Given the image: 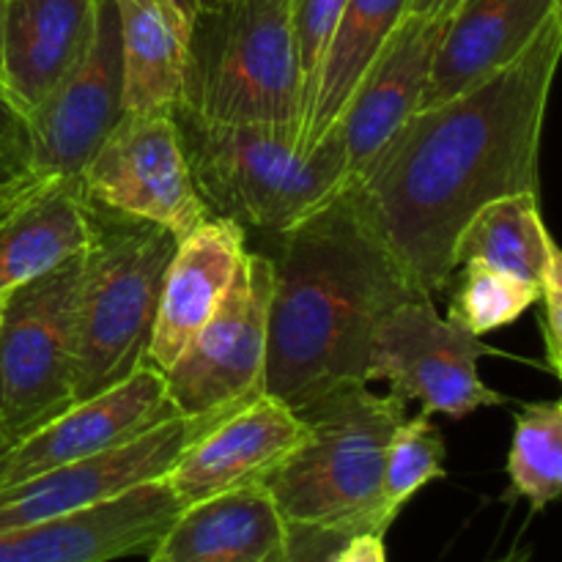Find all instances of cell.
<instances>
[{
    "label": "cell",
    "instance_id": "24",
    "mask_svg": "<svg viewBox=\"0 0 562 562\" xmlns=\"http://www.w3.org/2000/svg\"><path fill=\"white\" fill-rule=\"evenodd\" d=\"M560 252L538 206V192H516L486 203L464 225L456 245V269L483 261L541 289L549 261Z\"/></svg>",
    "mask_w": 562,
    "mask_h": 562
},
{
    "label": "cell",
    "instance_id": "33",
    "mask_svg": "<svg viewBox=\"0 0 562 562\" xmlns=\"http://www.w3.org/2000/svg\"><path fill=\"white\" fill-rule=\"evenodd\" d=\"M157 3L162 5L165 14L176 22V27L184 33L187 42H190L195 22L201 20L203 11L209 9V0H157Z\"/></svg>",
    "mask_w": 562,
    "mask_h": 562
},
{
    "label": "cell",
    "instance_id": "15",
    "mask_svg": "<svg viewBox=\"0 0 562 562\" xmlns=\"http://www.w3.org/2000/svg\"><path fill=\"white\" fill-rule=\"evenodd\" d=\"M181 505L162 481L42 525L0 532V562H113L148 554Z\"/></svg>",
    "mask_w": 562,
    "mask_h": 562
},
{
    "label": "cell",
    "instance_id": "5",
    "mask_svg": "<svg viewBox=\"0 0 562 562\" xmlns=\"http://www.w3.org/2000/svg\"><path fill=\"white\" fill-rule=\"evenodd\" d=\"M289 3H209L187 42L184 99L173 113L209 124L278 126L300 143L302 80Z\"/></svg>",
    "mask_w": 562,
    "mask_h": 562
},
{
    "label": "cell",
    "instance_id": "31",
    "mask_svg": "<svg viewBox=\"0 0 562 562\" xmlns=\"http://www.w3.org/2000/svg\"><path fill=\"white\" fill-rule=\"evenodd\" d=\"M351 536L355 532L335 530V527L289 525V541L274 562H333Z\"/></svg>",
    "mask_w": 562,
    "mask_h": 562
},
{
    "label": "cell",
    "instance_id": "16",
    "mask_svg": "<svg viewBox=\"0 0 562 562\" xmlns=\"http://www.w3.org/2000/svg\"><path fill=\"white\" fill-rule=\"evenodd\" d=\"M445 25L448 20L406 14L349 97L335 124L344 143L349 179L376 157L379 148L409 115L420 110Z\"/></svg>",
    "mask_w": 562,
    "mask_h": 562
},
{
    "label": "cell",
    "instance_id": "36",
    "mask_svg": "<svg viewBox=\"0 0 562 562\" xmlns=\"http://www.w3.org/2000/svg\"><path fill=\"white\" fill-rule=\"evenodd\" d=\"M3 16H5V0H0V91H3Z\"/></svg>",
    "mask_w": 562,
    "mask_h": 562
},
{
    "label": "cell",
    "instance_id": "20",
    "mask_svg": "<svg viewBox=\"0 0 562 562\" xmlns=\"http://www.w3.org/2000/svg\"><path fill=\"white\" fill-rule=\"evenodd\" d=\"M97 0H5L3 93L31 113L82 58Z\"/></svg>",
    "mask_w": 562,
    "mask_h": 562
},
{
    "label": "cell",
    "instance_id": "40",
    "mask_svg": "<svg viewBox=\"0 0 562 562\" xmlns=\"http://www.w3.org/2000/svg\"><path fill=\"white\" fill-rule=\"evenodd\" d=\"M0 442H5V439H0ZM9 445H11V442H9Z\"/></svg>",
    "mask_w": 562,
    "mask_h": 562
},
{
    "label": "cell",
    "instance_id": "6",
    "mask_svg": "<svg viewBox=\"0 0 562 562\" xmlns=\"http://www.w3.org/2000/svg\"><path fill=\"white\" fill-rule=\"evenodd\" d=\"M91 220L93 236L82 252L77 294L75 404L148 366L165 269L179 245L170 231L146 220L97 206Z\"/></svg>",
    "mask_w": 562,
    "mask_h": 562
},
{
    "label": "cell",
    "instance_id": "27",
    "mask_svg": "<svg viewBox=\"0 0 562 562\" xmlns=\"http://www.w3.org/2000/svg\"><path fill=\"white\" fill-rule=\"evenodd\" d=\"M445 459H448V445L442 428L431 420V415L426 412L415 417L406 415L390 437L384 453V508L398 516L420 488L442 481Z\"/></svg>",
    "mask_w": 562,
    "mask_h": 562
},
{
    "label": "cell",
    "instance_id": "37",
    "mask_svg": "<svg viewBox=\"0 0 562 562\" xmlns=\"http://www.w3.org/2000/svg\"><path fill=\"white\" fill-rule=\"evenodd\" d=\"M9 442H0V477H3V470H5V461H9Z\"/></svg>",
    "mask_w": 562,
    "mask_h": 562
},
{
    "label": "cell",
    "instance_id": "1",
    "mask_svg": "<svg viewBox=\"0 0 562 562\" xmlns=\"http://www.w3.org/2000/svg\"><path fill=\"white\" fill-rule=\"evenodd\" d=\"M562 14L470 91L420 108L346 187L423 296L448 291L456 245L486 203L538 192Z\"/></svg>",
    "mask_w": 562,
    "mask_h": 562
},
{
    "label": "cell",
    "instance_id": "19",
    "mask_svg": "<svg viewBox=\"0 0 562 562\" xmlns=\"http://www.w3.org/2000/svg\"><path fill=\"white\" fill-rule=\"evenodd\" d=\"M289 541L263 483L214 494L179 510L146 562H274Z\"/></svg>",
    "mask_w": 562,
    "mask_h": 562
},
{
    "label": "cell",
    "instance_id": "35",
    "mask_svg": "<svg viewBox=\"0 0 562 562\" xmlns=\"http://www.w3.org/2000/svg\"><path fill=\"white\" fill-rule=\"evenodd\" d=\"M530 560H532V549L514 547L508 554H503V558H497V560H488V562H530Z\"/></svg>",
    "mask_w": 562,
    "mask_h": 562
},
{
    "label": "cell",
    "instance_id": "29",
    "mask_svg": "<svg viewBox=\"0 0 562 562\" xmlns=\"http://www.w3.org/2000/svg\"><path fill=\"white\" fill-rule=\"evenodd\" d=\"M346 0H291V33H294L296 64H300L302 80V126L316 97L318 75H322L324 58L338 31L340 14ZM302 137V132H300Z\"/></svg>",
    "mask_w": 562,
    "mask_h": 562
},
{
    "label": "cell",
    "instance_id": "30",
    "mask_svg": "<svg viewBox=\"0 0 562 562\" xmlns=\"http://www.w3.org/2000/svg\"><path fill=\"white\" fill-rule=\"evenodd\" d=\"M538 324H541V340L547 349V371L560 376L562 368V256L549 261L543 272L541 291H538Z\"/></svg>",
    "mask_w": 562,
    "mask_h": 562
},
{
    "label": "cell",
    "instance_id": "17",
    "mask_svg": "<svg viewBox=\"0 0 562 562\" xmlns=\"http://www.w3.org/2000/svg\"><path fill=\"white\" fill-rule=\"evenodd\" d=\"M245 252L247 231L223 217H209L179 239L159 291L146 351L148 366L165 373L179 360L223 302Z\"/></svg>",
    "mask_w": 562,
    "mask_h": 562
},
{
    "label": "cell",
    "instance_id": "34",
    "mask_svg": "<svg viewBox=\"0 0 562 562\" xmlns=\"http://www.w3.org/2000/svg\"><path fill=\"white\" fill-rule=\"evenodd\" d=\"M459 5L461 0H412L409 14L426 16V20H450Z\"/></svg>",
    "mask_w": 562,
    "mask_h": 562
},
{
    "label": "cell",
    "instance_id": "2",
    "mask_svg": "<svg viewBox=\"0 0 562 562\" xmlns=\"http://www.w3.org/2000/svg\"><path fill=\"white\" fill-rule=\"evenodd\" d=\"M263 393L300 412L368 384L379 324L423 296L373 231L349 187L278 234Z\"/></svg>",
    "mask_w": 562,
    "mask_h": 562
},
{
    "label": "cell",
    "instance_id": "14",
    "mask_svg": "<svg viewBox=\"0 0 562 562\" xmlns=\"http://www.w3.org/2000/svg\"><path fill=\"white\" fill-rule=\"evenodd\" d=\"M305 434V420L289 404L261 393L195 434L162 483L181 508L263 483L300 448Z\"/></svg>",
    "mask_w": 562,
    "mask_h": 562
},
{
    "label": "cell",
    "instance_id": "39",
    "mask_svg": "<svg viewBox=\"0 0 562 562\" xmlns=\"http://www.w3.org/2000/svg\"><path fill=\"white\" fill-rule=\"evenodd\" d=\"M209 3H220V0H209Z\"/></svg>",
    "mask_w": 562,
    "mask_h": 562
},
{
    "label": "cell",
    "instance_id": "22",
    "mask_svg": "<svg viewBox=\"0 0 562 562\" xmlns=\"http://www.w3.org/2000/svg\"><path fill=\"white\" fill-rule=\"evenodd\" d=\"M124 113H173L184 99L187 38L157 0H115Z\"/></svg>",
    "mask_w": 562,
    "mask_h": 562
},
{
    "label": "cell",
    "instance_id": "21",
    "mask_svg": "<svg viewBox=\"0 0 562 562\" xmlns=\"http://www.w3.org/2000/svg\"><path fill=\"white\" fill-rule=\"evenodd\" d=\"M93 236L80 179H53L0 231V294L80 256Z\"/></svg>",
    "mask_w": 562,
    "mask_h": 562
},
{
    "label": "cell",
    "instance_id": "23",
    "mask_svg": "<svg viewBox=\"0 0 562 562\" xmlns=\"http://www.w3.org/2000/svg\"><path fill=\"white\" fill-rule=\"evenodd\" d=\"M409 5L412 0H346L338 31L318 75L313 108L302 126V151H313L318 140L338 124L349 97L368 75L401 20L409 14Z\"/></svg>",
    "mask_w": 562,
    "mask_h": 562
},
{
    "label": "cell",
    "instance_id": "38",
    "mask_svg": "<svg viewBox=\"0 0 562 562\" xmlns=\"http://www.w3.org/2000/svg\"><path fill=\"white\" fill-rule=\"evenodd\" d=\"M5 300H9V291H3V294H0V313H3V305H5Z\"/></svg>",
    "mask_w": 562,
    "mask_h": 562
},
{
    "label": "cell",
    "instance_id": "13",
    "mask_svg": "<svg viewBox=\"0 0 562 562\" xmlns=\"http://www.w3.org/2000/svg\"><path fill=\"white\" fill-rule=\"evenodd\" d=\"M170 417H176V409L165 376L157 368L143 366L115 387L77 401L47 426L11 445L0 488L132 442Z\"/></svg>",
    "mask_w": 562,
    "mask_h": 562
},
{
    "label": "cell",
    "instance_id": "3",
    "mask_svg": "<svg viewBox=\"0 0 562 562\" xmlns=\"http://www.w3.org/2000/svg\"><path fill=\"white\" fill-rule=\"evenodd\" d=\"M296 415L307 426L305 439L263 481L280 516L289 525L384 536L395 521L382 497L384 453L398 423L409 415L404 401L351 384Z\"/></svg>",
    "mask_w": 562,
    "mask_h": 562
},
{
    "label": "cell",
    "instance_id": "10",
    "mask_svg": "<svg viewBox=\"0 0 562 562\" xmlns=\"http://www.w3.org/2000/svg\"><path fill=\"white\" fill-rule=\"evenodd\" d=\"M494 355L477 335L439 316L434 300L415 296L379 324L368 384L387 382L404 404L420 401L426 415L464 420L477 409L508 404L481 376V360Z\"/></svg>",
    "mask_w": 562,
    "mask_h": 562
},
{
    "label": "cell",
    "instance_id": "18",
    "mask_svg": "<svg viewBox=\"0 0 562 562\" xmlns=\"http://www.w3.org/2000/svg\"><path fill=\"white\" fill-rule=\"evenodd\" d=\"M562 0H461L445 25L420 108H434L514 64Z\"/></svg>",
    "mask_w": 562,
    "mask_h": 562
},
{
    "label": "cell",
    "instance_id": "25",
    "mask_svg": "<svg viewBox=\"0 0 562 562\" xmlns=\"http://www.w3.org/2000/svg\"><path fill=\"white\" fill-rule=\"evenodd\" d=\"M510 494L527 499L536 514L562 494V404L538 401L514 415L508 450Z\"/></svg>",
    "mask_w": 562,
    "mask_h": 562
},
{
    "label": "cell",
    "instance_id": "32",
    "mask_svg": "<svg viewBox=\"0 0 562 562\" xmlns=\"http://www.w3.org/2000/svg\"><path fill=\"white\" fill-rule=\"evenodd\" d=\"M333 562H387L382 532H360L344 543Z\"/></svg>",
    "mask_w": 562,
    "mask_h": 562
},
{
    "label": "cell",
    "instance_id": "11",
    "mask_svg": "<svg viewBox=\"0 0 562 562\" xmlns=\"http://www.w3.org/2000/svg\"><path fill=\"white\" fill-rule=\"evenodd\" d=\"M212 423L176 415L132 442L0 488V532L80 514L132 488L162 481L192 437Z\"/></svg>",
    "mask_w": 562,
    "mask_h": 562
},
{
    "label": "cell",
    "instance_id": "9",
    "mask_svg": "<svg viewBox=\"0 0 562 562\" xmlns=\"http://www.w3.org/2000/svg\"><path fill=\"white\" fill-rule=\"evenodd\" d=\"M77 179L91 206L146 220L176 239L212 217L192 181L179 121L168 110L121 115Z\"/></svg>",
    "mask_w": 562,
    "mask_h": 562
},
{
    "label": "cell",
    "instance_id": "7",
    "mask_svg": "<svg viewBox=\"0 0 562 562\" xmlns=\"http://www.w3.org/2000/svg\"><path fill=\"white\" fill-rule=\"evenodd\" d=\"M82 252L11 289L0 313V439L11 445L75 404Z\"/></svg>",
    "mask_w": 562,
    "mask_h": 562
},
{
    "label": "cell",
    "instance_id": "26",
    "mask_svg": "<svg viewBox=\"0 0 562 562\" xmlns=\"http://www.w3.org/2000/svg\"><path fill=\"white\" fill-rule=\"evenodd\" d=\"M456 272L459 280L450 296L448 318L477 338L514 324L521 313L536 305L541 291L538 285L483 261H464Z\"/></svg>",
    "mask_w": 562,
    "mask_h": 562
},
{
    "label": "cell",
    "instance_id": "28",
    "mask_svg": "<svg viewBox=\"0 0 562 562\" xmlns=\"http://www.w3.org/2000/svg\"><path fill=\"white\" fill-rule=\"evenodd\" d=\"M53 181L38 168L27 119L0 91V231Z\"/></svg>",
    "mask_w": 562,
    "mask_h": 562
},
{
    "label": "cell",
    "instance_id": "12",
    "mask_svg": "<svg viewBox=\"0 0 562 562\" xmlns=\"http://www.w3.org/2000/svg\"><path fill=\"white\" fill-rule=\"evenodd\" d=\"M121 115L119 11L115 0H97L93 33L82 58L25 115L38 168L53 179H77Z\"/></svg>",
    "mask_w": 562,
    "mask_h": 562
},
{
    "label": "cell",
    "instance_id": "4",
    "mask_svg": "<svg viewBox=\"0 0 562 562\" xmlns=\"http://www.w3.org/2000/svg\"><path fill=\"white\" fill-rule=\"evenodd\" d=\"M173 115L209 214L245 231L283 234L333 201L349 181L338 126L313 151H302L296 137L278 126L209 124L187 113Z\"/></svg>",
    "mask_w": 562,
    "mask_h": 562
},
{
    "label": "cell",
    "instance_id": "8",
    "mask_svg": "<svg viewBox=\"0 0 562 562\" xmlns=\"http://www.w3.org/2000/svg\"><path fill=\"white\" fill-rule=\"evenodd\" d=\"M272 258L245 252L214 316L162 373L176 415L220 420L263 393Z\"/></svg>",
    "mask_w": 562,
    "mask_h": 562
}]
</instances>
